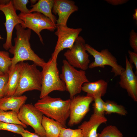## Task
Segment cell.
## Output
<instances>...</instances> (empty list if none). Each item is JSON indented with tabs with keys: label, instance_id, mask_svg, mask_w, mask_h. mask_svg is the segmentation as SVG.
Masks as SVG:
<instances>
[{
	"label": "cell",
	"instance_id": "6da1fadb",
	"mask_svg": "<svg viewBox=\"0 0 137 137\" xmlns=\"http://www.w3.org/2000/svg\"><path fill=\"white\" fill-rule=\"evenodd\" d=\"M15 28L16 37L14 39V45L9 49V52L13 55L9 70L19 62L26 60L32 61L37 66L42 67L46 62L35 54L31 48L29 42L31 30L28 28L25 29L20 24L16 25Z\"/></svg>",
	"mask_w": 137,
	"mask_h": 137
},
{
	"label": "cell",
	"instance_id": "7a4b0ae2",
	"mask_svg": "<svg viewBox=\"0 0 137 137\" xmlns=\"http://www.w3.org/2000/svg\"><path fill=\"white\" fill-rule=\"evenodd\" d=\"M71 99L63 100L48 95L40 99L35 107L46 116L60 123L66 128V123L69 117Z\"/></svg>",
	"mask_w": 137,
	"mask_h": 137
},
{
	"label": "cell",
	"instance_id": "3957f363",
	"mask_svg": "<svg viewBox=\"0 0 137 137\" xmlns=\"http://www.w3.org/2000/svg\"><path fill=\"white\" fill-rule=\"evenodd\" d=\"M57 58H50L42 67V85L40 99L48 95L51 92L66 91L64 83L60 79L57 67Z\"/></svg>",
	"mask_w": 137,
	"mask_h": 137
},
{
	"label": "cell",
	"instance_id": "277c9868",
	"mask_svg": "<svg viewBox=\"0 0 137 137\" xmlns=\"http://www.w3.org/2000/svg\"><path fill=\"white\" fill-rule=\"evenodd\" d=\"M33 63L22 62L20 77L19 84L13 96L22 95L24 92L36 90L41 91L42 85L41 72Z\"/></svg>",
	"mask_w": 137,
	"mask_h": 137
},
{
	"label": "cell",
	"instance_id": "5b68a950",
	"mask_svg": "<svg viewBox=\"0 0 137 137\" xmlns=\"http://www.w3.org/2000/svg\"><path fill=\"white\" fill-rule=\"evenodd\" d=\"M60 79L64 83L66 91L68 92L70 99L82 91L84 83L89 82L84 71L78 70L69 64L66 60L62 61Z\"/></svg>",
	"mask_w": 137,
	"mask_h": 137
},
{
	"label": "cell",
	"instance_id": "8992f818",
	"mask_svg": "<svg viewBox=\"0 0 137 137\" xmlns=\"http://www.w3.org/2000/svg\"><path fill=\"white\" fill-rule=\"evenodd\" d=\"M85 47L87 51L94 58V61L89 65V68L97 67L104 68L105 65H109L111 67V72L114 73V77L119 76L125 70V68L118 64L116 57L108 49H105L99 52L87 44H85Z\"/></svg>",
	"mask_w": 137,
	"mask_h": 137
},
{
	"label": "cell",
	"instance_id": "52a82bcc",
	"mask_svg": "<svg viewBox=\"0 0 137 137\" xmlns=\"http://www.w3.org/2000/svg\"><path fill=\"white\" fill-rule=\"evenodd\" d=\"M85 44L83 38L79 36L72 46L64 54L69 64L75 68L84 71L88 69L90 62Z\"/></svg>",
	"mask_w": 137,
	"mask_h": 137
},
{
	"label": "cell",
	"instance_id": "ba28073f",
	"mask_svg": "<svg viewBox=\"0 0 137 137\" xmlns=\"http://www.w3.org/2000/svg\"><path fill=\"white\" fill-rule=\"evenodd\" d=\"M18 15L24 22V25L22 27L24 29L27 28L35 32L43 44V40L40 33L41 31L47 29L53 32L56 28V26L51 20L41 13L36 12L26 14L20 13Z\"/></svg>",
	"mask_w": 137,
	"mask_h": 137
},
{
	"label": "cell",
	"instance_id": "9c48e42d",
	"mask_svg": "<svg viewBox=\"0 0 137 137\" xmlns=\"http://www.w3.org/2000/svg\"><path fill=\"white\" fill-rule=\"evenodd\" d=\"M43 114L31 104H24L18 114L19 120L26 126H30L41 137H46L42 122Z\"/></svg>",
	"mask_w": 137,
	"mask_h": 137
},
{
	"label": "cell",
	"instance_id": "30bf717a",
	"mask_svg": "<svg viewBox=\"0 0 137 137\" xmlns=\"http://www.w3.org/2000/svg\"><path fill=\"white\" fill-rule=\"evenodd\" d=\"M0 10L3 13L5 17L4 24L6 32V39L3 46L7 50L12 45V36L14 28L18 24H20L22 26L24 25V23L17 14L13 6L12 0H0Z\"/></svg>",
	"mask_w": 137,
	"mask_h": 137
},
{
	"label": "cell",
	"instance_id": "8fae6325",
	"mask_svg": "<svg viewBox=\"0 0 137 137\" xmlns=\"http://www.w3.org/2000/svg\"><path fill=\"white\" fill-rule=\"evenodd\" d=\"M94 100L92 97L78 95L71 99L69 120L68 125L72 127L79 123L90 110V106Z\"/></svg>",
	"mask_w": 137,
	"mask_h": 137
},
{
	"label": "cell",
	"instance_id": "7c38bea8",
	"mask_svg": "<svg viewBox=\"0 0 137 137\" xmlns=\"http://www.w3.org/2000/svg\"><path fill=\"white\" fill-rule=\"evenodd\" d=\"M55 34L58 40L51 57L57 58L59 53L65 48L70 49L73 45L79 35L82 31L81 28H73L67 26H57Z\"/></svg>",
	"mask_w": 137,
	"mask_h": 137
},
{
	"label": "cell",
	"instance_id": "4fadbf2b",
	"mask_svg": "<svg viewBox=\"0 0 137 137\" xmlns=\"http://www.w3.org/2000/svg\"><path fill=\"white\" fill-rule=\"evenodd\" d=\"M126 68L119 75V83L120 87L125 89L128 95L133 100L137 101V76L134 73V66L129 61L126 55Z\"/></svg>",
	"mask_w": 137,
	"mask_h": 137
},
{
	"label": "cell",
	"instance_id": "5bb4252c",
	"mask_svg": "<svg viewBox=\"0 0 137 137\" xmlns=\"http://www.w3.org/2000/svg\"><path fill=\"white\" fill-rule=\"evenodd\" d=\"M78 10L74 1L69 0H54L52 12L58 16L56 26H67V20L71 15Z\"/></svg>",
	"mask_w": 137,
	"mask_h": 137
},
{
	"label": "cell",
	"instance_id": "9a60e30c",
	"mask_svg": "<svg viewBox=\"0 0 137 137\" xmlns=\"http://www.w3.org/2000/svg\"><path fill=\"white\" fill-rule=\"evenodd\" d=\"M107 121L104 115L93 113L89 120L84 121L78 127L81 129L83 137H97V129L101 124Z\"/></svg>",
	"mask_w": 137,
	"mask_h": 137
},
{
	"label": "cell",
	"instance_id": "2e32d148",
	"mask_svg": "<svg viewBox=\"0 0 137 137\" xmlns=\"http://www.w3.org/2000/svg\"><path fill=\"white\" fill-rule=\"evenodd\" d=\"M108 83L100 79L94 82H88L83 85L82 91L86 92L87 96L93 98L97 97H102L106 93Z\"/></svg>",
	"mask_w": 137,
	"mask_h": 137
},
{
	"label": "cell",
	"instance_id": "e0dca14e",
	"mask_svg": "<svg viewBox=\"0 0 137 137\" xmlns=\"http://www.w3.org/2000/svg\"><path fill=\"white\" fill-rule=\"evenodd\" d=\"M27 98V97L25 95L5 96L0 99V110L5 111L10 110L18 113Z\"/></svg>",
	"mask_w": 137,
	"mask_h": 137
},
{
	"label": "cell",
	"instance_id": "ac0fdd59",
	"mask_svg": "<svg viewBox=\"0 0 137 137\" xmlns=\"http://www.w3.org/2000/svg\"><path fill=\"white\" fill-rule=\"evenodd\" d=\"M21 65L22 62H20L12 69L9 70L8 80L5 90V96H10L14 94L19 82Z\"/></svg>",
	"mask_w": 137,
	"mask_h": 137
},
{
	"label": "cell",
	"instance_id": "d6986e66",
	"mask_svg": "<svg viewBox=\"0 0 137 137\" xmlns=\"http://www.w3.org/2000/svg\"><path fill=\"white\" fill-rule=\"evenodd\" d=\"M54 4V0H39L35 4L31 5L32 8L29 10V12H36L42 14L49 18L56 26L57 19L52 13Z\"/></svg>",
	"mask_w": 137,
	"mask_h": 137
},
{
	"label": "cell",
	"instance_id": "ffe728a7",
	"mask_svg": "<svg viewBox=\"0 0 137 137\" xmlns=\"http://www.w3.org/2000/svg\"><path fill=\"white\" fill-rule=\"evenodd\" d=\"M42 124L46 137H59L61 128L63 127L59 122L44 115Z\"/></svg>",
	"mask_w": 137,
	"mask_h": 137
},
{
	"label": "cell",
	"instance_id": "44dd1931",
	"mask_svg": "<svg viewBox=\"0 0 137 137\" xmlns=\"http://www.w3.org/2000/svg\"><path fill=\"white\" fill-rule=\"evenodd\" d=\"M18 114L12 111H7L0 110V121L8 123L19 125L24 128H26L27 126L22 123L19 119Z\"/></svg>",
	"mask_w": 137,
	"mask_h": 137
},
{
	"label": "cell",
	"instance_id": "7402d4cb",
	"mask_svg": "<svg viewBox=\"0 0 137 137\" xmlns=\"http://www.w3.org/2000/svg\"><path fill=\"white\" fill-rule=\"evenodd\" d=\"M105 113L106 114L115 113L122 116H126L128 113L123 106L110 100L105 102Z\"/></svg>",
	"mask_w": 137,
	"mask_h": 137
},
{
	"label": "cell",
	"instance_id": "603a6c76",
	"mask_svg": "<svg viewBox=\"0 0 137 137\" xmlns=\"http://www.w3.org/2000/svg\"><path fill=\"white\" fill-rule=\"evenodd\" d=\"M11 65V58L9 53L0 50V70L4 74L8 73Z\"/></svg>",
	"mask_w": 137,
	"mask_h": 137
},
{
	"label": "cell",
	"instance_id": "cb8c5ba5",
	"mask_svg": "<svg viewBox=\"0 0 137 137\" xmlns=\"http://www.w3.org/2000/svg\"><path fill=\"white\" fill-rule=\"evenodd\" d=\"M97 137H123L121 131L115 126L109 125L105 127Z\"/></svg>",
	"mask_w": 137,
	"mask_h": 137
},
{
	"label": "cell",
	"instance_id": "d4e9b609",
	"mask_svg": "<svg viewBox=\"0 0 137 137\" xmlns=\"http://www.w3.org/2000/svg\"><path fill=\"white\" fill-rule=\"evenodd\" d=\"M0 130H7L20 134L25 130L24 128L21 125L8 123L1 121Z\"/></svg>",
	"mask_w": 137,
	"mask_h": 137
},
{
	"label": "cell",
	"instance_id": "484cf974",
	"mask_svg": "<svg viewBox=\"0 0 137 137\" xmlns=\"http://www.w3.org/2000/svg\"><path fill=\"white\" fill-rule=\"evenodd\" d=\"M59 137H83L81 129H72L62 127Z\"/></svg>",
	"mask_w": 137,
	"mask_h": 137
},
{
	"label": "cell",
	"instance_id": "4316f807",
	"mask_svg": "<svg viewBox=\"0 0 137 137\" xmlns=\"http://www.w3.org/2000/svg\"><path fill=\"white\" fill-rule=\"evenodd\" d=\"M93 105V113L99 115H104L105 113V102L101 97H96L94 98Z\"/></svg>",
	"mask_w": 137,
	"mask_h": 137
},
{
	"label": "cell",
	"instance_id": "83f0119b",
	"mask_svg": "<svg viewBox=\"0 0 137 137\" xmlns=\"http://www.w3.org/2000/svg\"><path fill=\"white\" fill-rule=\"evenodd\" d=\"M13 5L15 10H20L21 13L26 14L29 12V10L26 7L29 2L28 0H12Z\"/></svg>",
	"mask_w": 137,
	"mask_h": 137
},
{
	"label": "cell",
	"instance_id": "f1b7e54d",
	"mask_svg": "<svg viewBox=\"0 0 137 137\" xmlns=\"http://www.w3.org/2000/svg\"><path fill=\"white\" fill-rule=\"evenodd\" d=\"M8 79V73L0 74V99L5 96V90Z\"/></svg>",
	"mask_w": 137,
	"mask_h": 137
},
{
	"label": "cell",
	"instance_id": "f546056e",
	"mask_svg": "<svg viewBox=\"0 0 137 137\" xmlns=\"http://www.w3.org/2000/svg\"><path fill=\"white\" fill-rule=\"evenodd\" d=\"M129 42L133 52L137 53V33L133 29L129 33Z\"/></svg>",
	"mask_w": 137,
	"mask_h": 137
},
{
	"label": "cell",
	"instance_id": "4dcf8cb0",
	"mask_svg": "<svg viewBox=\"0 0 137 137\" xmlns=\"http://www.w3.org/2000/svg\"><path fill=\"white\" fill-rule=\"evenodd\" d=\"M128 53L129 54V62L131 63L134 64L136 68L135 74H137V53L128 50Z\"/></svg>",
	"mask_w": 137,
	"mask_h": 137
},
{
	"label": "cell",
	"instance_id": "1f68e13d",
	"mask_svg": "<svg viewBox=\"0 0 137 137\" xmlns=\"http://www.w3.org/2000/svg\"><path fill=\"white\" fill-rule=\"evenodd\" d=\"M109 4L114 6H117L126 3L128 0H105Z\"/></svg>",
	"mask_w": 137,
	"mask_h": 137
},
{
	"label": "cell",
	"instance_id": "d6a6232c",
	"mask_svg": "<svg viewBox=\"0 0 137 137\" xmlns=\"http://www.w3.org/2000/svg\"><path fill=\"white\" fill-rule=\"evenodd\" d=\"M21 135L22 137H41L35 132L32 133L27 130H25Z\"/></svg>",
	"mask_w": 137,
	"mask_h": 137
},
{
	"label": "cell",
	"instance_id": "836d02e7",
	"mask_svg": "<svg viewBox=\"0 0 137 137\" xmlns=\"http://www.w3.org/2000/svg\"><path fill=\"white\" fill-rule=\"evenodd\" d=\"M134 13L133 14V19L136 21H137V8H135L134 10Z\"/></svg>",
	"mask_w": 137,
	"mask_h": 137
},
{
	"label": "cell",
	"instance_id": "e575fe53",
	"mask_svg": "<svg viewBox=\"0 0 137 137\" xmlns=\"http://www.w3.org/2000/svg\"><path fill=\"white\" fill-rule=\"evenodd\" d=\"M37 0H30V2L32 4H35L36 3V2L37 1Z\"/></svg>",
	"mask_w": 137,
	"mask_h": 137
},
{
	"label": "cell",
	"instance_id": "d590c367",
	"mask_svg": "<svg viewBox=\"0 0 137 137\" xmlns=\"http://www.w3.org/2000/svg\"><path fill=\"white\" fill-rule=\"evenodd\" d=\"M4 74L0 70V74L2 75Z\"/></svg>",
	"mask_w": 137,
	"mask_h": 137
},
{
	"label": "cell",
	"instance_id": "8d00e7d4",
	"mask_svg": "<svg viewBox=\"0 0 137 137\" xmlns=\"http://www.w3.org/2000/svg\"><path fill=\"white\" fill-rule=\"evenodd\" d=\"M3 38L2 37H0V39H3Z\"/></svg>",
	"mask_w": 137,
	"mask_h": 137
},
{
	"label": "cell",
	"instance_id": "74e56055",
	"mask_svg": "<svg viewBox=\"0 0 137 137\" xmlns=\"http://www.w3.org/2000/svg\"><path fill=\"white\" fill-rule=\"evenodd\" d=\"M0 37H2L0 35Z\"/></svg>",
	"mask_w": 137,
	"mask_h": 137
},
{
	"label": "cell",
	"instance_id": "f35d334b",
	"mask_svg": "<svg viewBox=\"0 0 137 137\" xmlns=\"http://www.w3.org/2000/svg\"></svg>",
	"mask_w": 137,
	"mask_h": 137
}]
</instances>
